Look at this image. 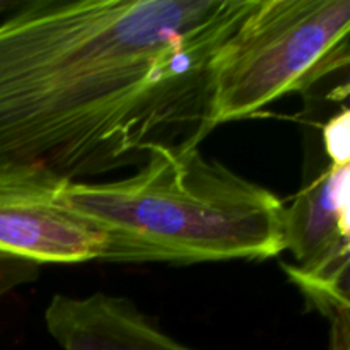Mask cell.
Masks as SVG:
<instances>
[{"label": "cell", "mask_w": 350, "mask_h": 350, "mask_svg": "<svg viewBox=\"0 0 350 350\" xmlns=\"http://www.w3.org/2000/svg\"><path fill=\"white\" fill-rule=\"evenodd\" d=\"M253 2H21L0 23V170L85 181L200 147L211 64Z\"/></svg>", "instance_id": "cell-1"}, {"label": "cell", "mask_w": 350, "mask_h": 350, "mask_svg": "<svg viewBox=\"0 0 350 350\" xmlns=\"http://www.w3.org/2000/svg\"><path fill=\"white\" fill-rule=\"evenodd\" d=\"M58 198L166 263L267 260L287 250L282 200L195 146L157 147L122 180L62 181Z\"/></svg>", "instance_id": "cell-2"}, {"label": "cell", "mask_w": 350, "mask_h": 350, "mask_svg": "<svg viewBox=\"0 0 350 350\" xmlns=\"http://www.w3.org/2000/svg\"><path fill=\"white\" fill-rule=\"evenodd\" d=\"M349 34L350 0H255L211 64L214 129L303 91Z\"/></svg>", "instance_id": "cell-3"}, {"label": "cell", "mask_w": 350, "mask_h": 350, "mask_svg": "<svg viewBox=\"0 0 350 350\" xmlns=\"http://www.w3.org/2000/svg\"><path fill=\"white\" fill-rule=\"evenodd\" d=\"M62 181L36 171L0 170V253L38 265L166 263L146 243L64 204Z\"/></svg>", "instance_id": "cell-4"}, {"label": "cell", "mask_w": 350, "mask_h": 350, "mask_svg": "<svg viewBox=\"0 0 350 350\" xmlns=\"http://www.w3.org/2000/svg\"><path fill=\"white\" fill-rule=\"evenodd\" d=\"M44 323L62 350H202L171 337L130 299L105 293L55 294Z\"/></svg>", "instance_id": "cell-5"}, {"label": "cell", "mask_w": 350, "mask_h": 350, "mask_svg": "<svg viewBox=\"0 0 350 350\" xmlns=\"http://www.w3.org/2000/svg\"><path fill=\"white\" fill-rule=\"evenodd\" d=\"M282 269L311 308L337 306L350 311V250L317 272H301L293 263H284Z\"/></svg>", "instance_id": "cell-6"}, {"label": "cell", "mask_w": 350, "mask_h": 350, "mask_svg": "<svg viewBox=\"0 0 350 350\" xmlns=\"http://www.w3.org/2000/svg\"><path fill=\"white\" fill-rule=\"evenodd\" d=\"M301 94L311 106L350 109V34L318 65Z\"/></svg>", "instance_id": "cell-7"}, {"label": "cell", "mask_w": 350, "mask_h": 350, "mask_svg": "<svg viewBox=\"0 0 350 350\" xmlns=\"http://www.w3.org/2000/svg\"><path fill=\"white\" fill-rule=\"evenodd\" d=\"M323 147L330 164L342 166L350 163V109H337L321 129Z\"/></svg>", "instance_id": "cell-8"}, {"label": "cell", "mask_w": 350, "mask_h": 350, "mask_svg": "<svg viewBox=\"0 0 350 350\" xmlns=\"http://www.w3.org/2000/svg\"><path fill=\"white\" fill-rule=\"evenodd\" d=\"M40 270L38 263L0 253V299L17 287L34 282L40 277Z\"/></svg>", "instance_id": "cell-9"}, {"label": "cell", "mask_w": 350, "mask_h": 350, "mask_svg": "<svg viewBox=\"0 0 350 350\" xmlns=\"http://www.w3.org/2000/svg\"><path fill=\"white\" fill-rule=\"evenodd\" d=\"M317 311L330 323L328 350H350V311L337 306H325Z\"/></svg>", "instance_id": "cell-10"}, {"label": "cell", "mask_w": 350, "mask_h": 350, "mask_svg": "<svg viewBox=\"0 0 350 350\" xmlns=\"http://www.w3.org/2000/svg\"><path fill=\"white\" fill-rule=\"evenodd\" d=\"M19 5L21 2H16V0H0V12H12Z\"/></svg>", "instance_id": "cell-11"}]
</instances>
